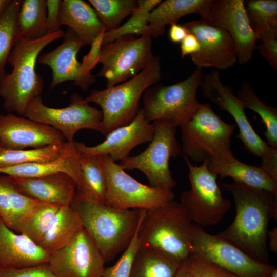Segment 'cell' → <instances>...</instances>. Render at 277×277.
<instances>
[{"instance_id": "10", "label": "cell", "mask_w": 277, "mask_h": 277, "mask_svg": "<svg viewBox=\"0 0 277 277\" xmlns=\"http://www.w3.org/2000/svg\"><path fill=\"white\" fill-rule=\"evenodd\" d=\"M152 38L125 35L101 44L97 62L102 64L97 76L106 80L107 88L124 82L135 76L152 61Z\"/></svg>"}, {"instance_id": "18", "label": "cell", "mask_w": 277, "mask_h": 277, "mask_svg": "<svg viewBox=\"0 0 277 277\" xmlns=\"http://www.w3.org/2000/svg\"><path fill=\"white\" fill-rule=\"evenodd\" d=\"M213 25L226 30L237 52V62L244 65L257 49V37L250 25L243 0H212L210 17Z\"/></svg>"}, {"instance_id": "2", "label": "cell", "mask_w": 277, "mask_h": 277, "mask_svg": "<svg viewBox=\"0 0 277 277\" xmlns=\"http://www.w3.org/2000/svg\"><path fill=\"white\" fill-rule=\"evenodd\" d=\"M70 206L96 243L105 263L127 248L146 210L113 208L92 200L77 189Z\"/></svg>"}, {"instance_id": "12", "label": "cell", "mask_w": 277, "mask_h": 277, "mask_svg": "<svg viewBox=\"0 0 277 277\" xmlns=\"http://www.w3.org/2000/svg\"><path fill=\"white\" fill-rule=\"evenodd\" d=\"M188 240L191 255L213 263L239 277H269L276 268L253 259L234 245L193 223Z\"/></svg>"}, {"instance_id": "43", "label": "cell", "mask_w": 277, "mask_h": 277, "mask_svg": "<svg viewBox=\"0 0 277 277\" xmlns=\"http://www.w3.org/2000/svg\"><path fill=\"white\" fill-rule=\"evenodd\" d=\"M61 0H46V29L47 34L61 30L59 17Z\"/></svg>"}, {"instance_id": "26", "label": "cell", "mask_w": 277, "mask_h": 277, "mask_svg": "<svg viewBox=\"0 0 277 277\" xmlns=\"http://www.w3.org/2000/svg\"><path fill=\"white\" fill-rule=\"evenodd\" d=\"M207 166L212 174L221 179L230 177L234 182L277 194V181L261 166L246 164L237 159L230 162L212 160Z\"/></svg>"}, {"instance_id": "48", "label": "cell", "mask_w": 277, "mask_h": 277, "mask_svg": "<svg viewBox=\"0 0 277 277\" xmlns=\"http://www.w3.org/2000/svg\"><path fill=\"white\" fill-rule=\"evenodd\" d=\"M11 0H0V16L10 3Z\"/></svg>"}, {"instance_id": "37", "label": "cell", "mask_w": 277, "mask_h": 277, "mask_svg": "<svg viewBox=\"0 0 277 277\" xmlns=\"http://www.w3.org/2000/svg\"><path fill=\"white\" fill-rule=\"evenodd\" d=\"M103 24L105 32L120 27L122 21L131 15L138 6L135 0H89Z\"/></svg>"}, {"instance_id": "3", "label": "cell", "mask_w": 277, "mask_h": 277, "mask_svg": "<svg viewBox=\"0 0 277 277\" xmlns=\"http://www.w3.org/2000/svg\"><path fill=\"white\" fill-rule=\"evenodd\" d=\"M64 34L61 29L35 40L17 38L7 61L12 70L0 81V97L8 113L23 116L30 101L41 96L44 81L36 71V61L45 47Z\"/></svg>"}, {"instance_id": "13", "label": "cell", "mask_w": 277, "mask_h": 277, "mask_svg": "<svg viewBox=\"0 0 277 277\" xmlns=\"http://www.w3.org/2000/svg\"><path fill=\"white\" fill-rule=\"evenodd\" d=\"M101 159L107 176L106 206L121 210H149L173 200L172 190L143 184L108 156H101Z\"/></svg>"}, {"instance_id": "44", "label": "cell", "mask_w": 277, "mask_h": 277, "mask_svg": "<svg viewBox=\"0 0 277 277\" xmlns=\"http://www.w3.org/2000/svg\"><path fill=\"white\" fill-rule=\"evenodd\" d=\"M200 44L196 37L189 33L181 42L180 50L182 58L185 57L187 55H191L199 51Z\"/></svg>"}, {"instance_id": "36", "label": "cell", "mask_w": 277, "mask_h": 277, "mask_svg": "<svg viewBox=\"0 0 277 277\" xmlns=\"http://www.w3.org/2000/svg\"><path fill=\"white\" fill-rule=\"evenodd\" d=\"M160 0H139L138 6L131 15L130 18L122 26L117 29L106 32L103 34L101 44L112 42L125 35L148 36L147 17L161 2Z\"/></svg>"}, {"instance_id": "6", "label": "cell", "mask_w": 277, "mask_h": 277, "mask_svg": "<svg viewBox=\"0 0 277 277\" xmlns=\"http://www.w3.org/2000/svg\"><path fill=\"white\" fill-rule=\"evenodd\" d=\"M192 223L182 204L172 200L145 211L137 236L141 245L156 248L182 261L191 255L188 231Z\"/></svg>"}, {"instance_id": "45", "label": "cell", "mask_w": 277, "mask_h": 277, "mask_svg": "<svg viewBox=\"0 0 277 277\" xmlns=\"http://www.w3.org/2000/svg\"><path fill=\"white\" fill-rule=\"evenodd\" d=\"M188 34L187 29L184 25L174 24L170 25L169 30V37L174 43H181Z\"/></svg>"}, {"instance_id": "8", "label": "cell", "mask_w": 277, "mask_h": 277, "mask_svg": "<svg viewBox=\"0 0 277 277\" xmlns=\"http://www.w3.org/2000/svg\"><path fill=\"white\" fill-rule=\"evenodd\" d=\"M148 147L139 154L128 156L119 164L125 170L137 169L143 172L153 187L171 190L176 185L169 169V160L181 153L176 133L177 126L171 121L157 120Z\"/></svg>"}, {"instance_id": "46", "label": "cell", "mask_w": 277, "mask_h": 277, "mask_svg": "<svg viewBox=\"0 0 277 277\" xmlns=\"http://www.w3.org/2000/svg\"><path fill=\"white\" fill-rule=\"evenodd\" d=\"M173 277H192L190 272V256L181 262Z\"/></svg>"}, {"instance_id": "32", "label": "cell", "mask_w": 277, "mask_h": 277, "mask_svg": "<svg viewBox=\"0 0 277 277\" xmlns=\"http://www.w3.org/2000/svg\"><path fill=\"white\" fill-rule=\"evenodd\" d=\"M236 94L245 109H249L259 115L266 127L264 135L267 140V144L277 148L276 108L261 101L252 86L247 81L241 83Z\"/></svg>"}, {"instance_id": "7", "label": "cell", "mask_w": 277, "mask_h": 277, "mask_svg": "<svg viewBox=\"0 0 277 277\" xmlns=\"http://www.w3.org/2000/svg\"><path fill=\"white\" fill-rule=\"evenodd\" d=\"M203 75L202 69L197 68L187 78L175 84L148 88L143 95L145 119L149 122L171 121L177 127L186 123L200 104L196 93Z\"/></svg>"}, {"instance_id": "20", "label": "cell", "mask_w": 277, "mask_h": 277, "mask_svg": "<svg viewBox=\"0 0 277 277\" xmlns=\"http://www.w3.org/2000/svg\"><path fill=\"white\" fill-rule=\"evenodd\" d=\"M66 142L55 128L14 113L0 114V145L12 149L37 148Z\"/></svg>"}, {"instance_id": "42", "label": "cell", "mask_w": 277, "mask_h": 277, "mask_svg": "<svg viewBox=\"0 0 277 277\" xmlns=\"http://www.w3.org/2000/svg\"><path fill=\"white\" fill-rule=\"evenodd\" d=\"M257 49L269 66L277 70V36H269L261 41Z\"/></svg>"}, {"instance_id": "23", "label": "cell", "mask_w": 277, "mask_h": 277, "mask_svg": "<svg viewBox=\"0 0 277 277\" xmlns=\"http://www.w3.org/2000/svg\"><path fill=\"white\" fill-rule=\"evenodd\" d=\"M13 177L22 194L45 203L70 206L77 189L74 181L64 173L33 178Z\"/></svg>"}, {"instance_id": "41", "label": "cell", "mask_w": 277, "mask_h": 277, "mask_svg": "<svg viewBox=\"0 0 277 277\" xmlns=\"http://www.w3.org/2000/svg\"><path fill=\"white\" fill-rule=\"evenodd\" d=\"M0 277H57L49 270L47 264L37 267L10 268L0 266Z\"/></svg>"}, {"instance_id": "17", "label": "cell", "mask_w": 277, "mask_h": 277, "mask_svg": "<svg viewBox=\"0 0 277 277\" xmlns=\"http://www.w3.org/2000/svg\"><path fill=\"white\" fill-rule=\"evenodd\" d=\"M63 37V42L55 49L39 56L38 62L52 70L50 90L63 82L73 81L74 85L87 91L96 78L91 70L77 58L79 50L86 45L68 27Z\"/></svg>"}, {"instance_id": "24", "label": "cell", "mask_w": 277, "mask_h": 277, "mask_svg": "<svg viewBox=\"0 0 277 277\" xmlns=\"http://www.w3.org/2000/svg\"><path fill=\"white\" fill-rule=\"evenodd\" d=\"M59 21L61 26L71 29L86 45H93L105 32L94 8L83 0L61 1Z\"/></svg>"}, {"instance_id": "15", "label": "cell", "mask_w": 277, "mask_h": 277, "mask_svg": "<svg viewBox=\"0 0 277 277\" xmlns=\"http://www.w3.org/2000/svg\"><path fill=\"white\" fill-rule=\"evenodd\" d=\"M105 261L83 228L67 244L49 255L47 266L57 277H101Z\"/></svg>"}, {"instance_id": "22", "label": "cell", "mask_w": 277, "mask_h": 277, "mask_svg": "<svg viewBox=\"0 0 277 277\" xmlns=\"http://www.w3.org/2000/svg\"><path fill=\"white\" fill-rule=\"evenodd\" d=\"M49 254L27 236L11 229L0 217V266L10 268L47 264Z\"/></svg>"}, {"instance_id": "40", "label": "cell", "mask_w": 277, "mask_h": 277, "mask_svg": "<svg viewBox=\"0 0 277 277\" xmlns=\"http://www.w3.org/2000/svg\"><path fill=\"white\" fill-rule=\"evenodd\" d=\"M190 272L192 277H239L213 263L192 255H190Z\"/></svg>"}, {"instance_id": "1", "label": "cell", "mask_w": 277, "mask_h": 277, "mask_svg": "<svg viewBox=\"0 0 277 277\" xmlns=\"http://www.w3.org/2000/svg\"><path fill=\"white\" fill-rule=\"evenodd\" d=\"M234 199L235 216L217 235L258 261L267 263L269 223L277 220V194L233 182L222 184Z\"/></svg>"}, {"instance_id": "47", "label": "cell", "mask_w": 277, "mask_h": 277, "mask_svg": "<svg viewBox=\"0 0 277 277\" xmlns=\"http://www.w3.org/2000/svg\"><path fill=\"white\" fill-rule=\"evenodd\" d=\"M268 237L269 239V249L276 253H277V228L275 227L271 230L268 231Z\"/></svg>"}, {"instance_id": "31", "label": "cell", "mask_w": 277, "mask_h": 277, "mask_svg": "<svg viewBox=\"0 0 277 277\" xmlns=\"http://www.w3.org/2000/svg\"><path fill=\"white\" fill-rule=\"evenodd\" d=\"M247 17L258 41L277 36V1H244Z\"/></svg>"}, {"instance_id": "5", "label": "cell", "mask_w": 277, "mask_h": 277, "mask_svg": "<svg viewBox=\"0 0 277 277\" xmlns=\"http://www.w3.org/2000/svg\"><path fill=\"white\" fill-rule=\"evenodd\" d=\"M180 128L181 150L188 159L203 163L212 160L230 162L236 159L231 150V136L235 124L224 122L210 104L200 103L191 118Z\"/></svg>"}, {"instance_id": "19", "label": "cell", "mask_w": 277, "mask_h": 277, "mask_svg": "<svg viewBox=\"0 0 277 277\" xmlns=\"http://www.w3.org/2000/svg\"><path fill=\"white\" fill-rule=\"evenodd\" d=\"M154 132L153 124L145 119L144 110L141 108L131 123L113 130L101 143L88 146L83 143L74 141V144L80 154L107 155L115 162L128 157L136 146L150 142Z\"/></svg>"}, {"instance_id": "14", "label": "cell", "mask_w": 277, "mask_h": 277, "mask_svg": "<svg viewBox=\"0 0 277 277\" xmlns=\"http://www.w3.org/2000/svg\"><path fill=\"white\" fill-rule=\"evenodd\" d=\"M70 104L64 108L50 107L41 96L27 105L23 116L49 125L59 131L66 141H72L80 130L89 129L101 132L103 115L78 93H73Z\"/></svg>"}, {"instance_id": "49", "label": "cell", "mask_w": 277, "mask_h": 277, "mask_svg": "<svg viewBox=\"0 0 277 277\" xmlns=\"http://www.w3.org/2000/svg\"><path fill=\"white\" fill-rule=\"evenodd\" d=\"M269 277H277V269L275 268Z\"/></svg>"}, {"instance_id": "27", "label": "cell", "mask_w": 277, "mask_h": 277, "mask_svg": "<svg viewBox=\"0 0 277 277\" xmlns=\"http://www.w3.org/2000/svg\"><path fill=\"white\" fill-rule=\"evenodd\" d=\"M42 203L22 194L12 176L0 174V217L11 229L16 232L24 217Z\"/></svg>"}, {"instance_id": "39", "label": "cell", "mask_w": 277, "mask_h": 277, "mask_svg": "<svg viewBox=\"0 0 277 277\" xmlns=\"http://www.w3.org/2000/svg\"><path fill=\"white\" fill-rule=\"evenodd\" d=\"M137 230L138 228L130 243L123 251L120 259L113 265L105 267L101 277L130 276L131 265L134 256L141 245L140 241L137 236Z\"/></svg>"}, {"instance_id": "25", "label": "cell", "mask_w": 277, "mask_h": 277, "mask_svg": "<svg viewBox=\"0 0 277 277\" xmlns=\"http://www.w3.org/2000/svg\"><path fill=\"white\" fill-rule=\"evenodd\" d=\"M212 0H166L161 2L148 15V35L158 37L165 32L167 25L177 24L182 17L198 14L208 21Z\"/></svg>"}, {"instance_id": "4", "label": "cell", "mask_w": 277, "mask_h": 277, "mask_svg": "<svg viewBox=\"0 0 277 277\" xmlns=\"http://www.w3.org/2000/svg\"><path fill=\"white\" fill-rule=\"evenodd\" d=\"M161 78V64L159 56L136 76L115 86L98 90L93 89L85 98L98 105L103 115L101 133L106 136L116 128L131 123L140 110L141 97L149 87Z\"/></svg>"}, {"instance_id": "21", "label": "cell", "mask_w": 277, "mask_h": 277, "mask_svg": "<svg viewBox=\"0 0 277 277\" xmlns=\"http://www.w3.org/2000/svg\"><path fill=\"white\" fill-rule=\"evenodd\" d=\"M57 173H64L71 176L76 184L77 190L85 193L79 153L74 141H66L61 154L54 160L0 168V174L22 178L37 177Z\"/></svg>"}, {"instance_id": "38", "label": "cell", "mask_w": 277, "mask_h": 277, "mask_svg": "<svg viewBox=\"0 0 277 277\" xmlns=\"http://www.w3.org/2000/svg\"><path fill=\"white\" fill-rule=\"evenodd\" d=\"M21 0H11L0 16V81L6 75L5 66L17 38V16Z\"/></svg>"}, {"instance_id": "30", "label": "cell", "mask_w": 277, "mask_h": 277, "mask_svg": "<svg viewBox=\"0 0 277 277\" xmlns=\"http://www.w3.org/2000/svg\"><path fill=\"white\" fill-rule=\"evenodd\" d=\"M46 0H21L17 16V36L35 40L47 35Z\"/></svg>"}, {"instance_id": "34", "label": "cell", "mask_w": 277, "mask_h": 277, "mask_svg": "<svg viewBox=\"0 0 277 277\" xmlns=\"http://www.w3.org/2000/svg\"><path fill=\"white\" fill-rule=\"evenodd\" d=\"M64 143L29 149H12L0 145V168L54 160L61 154Z\"/></svg>"}, {"instance_id": "28", "label": "cell", "mask_w": 277, "mask_h": 277, "mask_svg": "<svg viewBox=\"0 0 277 277\" xmlns=\"http://www.w3.org/2000/svg\"><path fill=\"white\" fill-rule=\"evenodd\" d=\"M181 262L159 249L140 245L129 277H173Z\"/></svg>"}, {"instance_id": "33", "label": "cell", "mask_w": 277, "mask_h": 277, "mask_svg": "<svg viewBox=\"0 0 277 277\" xmlns=\"http://www.w3.org/2000/svg\"><path fill=\"white\" fill-rule=\"evenodd\" d=\"M79 163L85 188L84 194L96 202L104 204L107 176L101 156L79 153Z\"/></svg>"}, {"instance_id": "16", "label": "cell", "mask_w": 277, "mask_h": 277, "mask_svg": "<svg viewBox=\"0 0 277 277\" xmlns=\"http://www.w3.org/2000/svg\"><path fill=\"white\" fill-rule=\"evenodd\" d=\"M183 25L200 44L199 51L190 55L197 68L213 67L219 71L226 70L237 62L234 43L226 30L200 18Z\"/></svg>"}, {"instance_id": "11", "label": "cell", "mask_w": 277, "mask_h": 277, "mask_svg": "<svg viewBox=\"0 0 277 277\" xmlns=\"http://www.w3.org/2000/svg\"><path fill=\"white\" fill-rule=\"evenodd\" d=\"M184 157L188 168L191 188L182 193L180 203L193 223L202 227L214 225L229 211L231 202L222 195L217 176L208 169V161L197 166Z\"/></svg>"}, {"instance_id": "35", "label": "cell", "mask_w": 277, "mask_h": 277, "mask_svg": "<svg viewBox=\"0 0 277 277\" xmlns=\"http://www.w3.org/2000/svg\"><path fill=\"white\" fill-rule=\"evenodd\" d=\"M61 206L45 203L37 205L22 220L16 233L27 236L38 244Z\"/></svg>"}, {"instance_id": "29", "label": "cell", "mask_w": 277, "mask_h": 277, "mask_svg": "<svg viewBox=\"0 0 277 277\" xmlns=\"http://www.w3.org/2000/svg\"><path fill=\"white\" fill-rule=\"evenodd\" d=\"M82 227L76 212L70 206H61L38 245L49 255L69 243Z\"/></svg>"}, {"instance_id": "9", "label": "cell", "mask_w": 277, "mask_h": 277, "mask_svg": "<svg viewBox=\"0 0 277 277\" xmlns=\"http://www.w3.org/2000/svg\"><path fill=\"white\" fill-rule=\"evenodd\" d=\"M200 87L205 98L233 118L239 130L236 137L247 150L261 159V167L267 171L274 169L277 166V148L269 146L255 131L242 102L233 94L230 86L221 82L220 71L213 70L203 75Z\"/></svg>"}]
</instances>
